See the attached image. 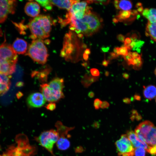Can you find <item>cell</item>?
<instances>
[{"label":"cell","instance_id":"37","mask_svg":"<svg viewBox=\"0 0 156 156\" xmlns=\"http://www.w3.org/2000/svg\"><path fill=\"white\" fill-rule=\"evenodd\" d=\"M101 50L103 52H108L109 49V47H102L101 48Z\"/></svg>","mask_w":156,"mask_h":156},{"label":"cell","instance_id":"29","mask_svg":"<svg viewBox=\"0 0 156 156\" xmlns=\"http://www.w3.org/2000/svg\"><path fill=\"white\" fill-rule=\"evenodd\" d=\"M102 101L98 98L94 100V106L96 109H98L100 107Z\"/></svg>","mask_w":156,"mask_h":156},{"label":"cell","instance_id":"25","mask_svg":"<svg viewBox=\"0 0 156 156\" xmlns=\"http://www.w3.org/2000/svg\"><path fill=\"white\" fill-rule=\"evenodd\" d=\"M87 3L86 1L75 3L73 5L69 10L74 12L79 10H85Z\"/></svg>","mask_w":156,"mask_h":156},{"label":"cell","instance_id":"34","mask_svg":"<svg viewBox=\"0 0 156 156\" xmlns=\"http://www.w3.org/2000/svg\"><path fill=\"white\" fill-rule=\"evenodd\" d=\"M110 57L109 59H112L116 58L118 56V55L115 53L114 52H111L109 53Z\"/></svg>","mask_w":156,"mask_h":156},{"label":"cell","instance_id":"31","mask_svg":"<svg viewBox=\"0 0 156 156\" xmlns=\"http://www.w3.org/2000/svg\"><path fill=\"white\" fill-rule=\"evenodd\" d=\"M56 107V105L54 103L51 102L45 106V107L47 109L50 111H53L54 110Z\"/></svg>","mask_w":156,"mask_h":156},{"label":"cell","instance_id":"10","mask_svg":"<svg viewBox=\"0 0 156 156\" xmlns=\"http://www.w3.org/2000/svg\"><path fill=\"white\" fill-rule=\"evenodd\" d=\"M48 84L52 91L54 102L63 98L64 96L62 90L64 87V80L63 78H55Z\"/></svg>","mask_w":156,"mask_h":156},{"label":"cell","instance_id":"21","mask_svg":"<svg viewBox=\"0 0 156 156\" xmlns=\"http://www.w3.org/2000/svg\"><path fill=\"white\" fill-rule=\"evenodd\" d=\"M146 34L154 41H156V23L152 24L148 22L146 30Z\"/></svg>","mask_w":156,"mask_h":156},{"label":"cell","instance_id":"49","mask_svg":"<svg viewBox=\"0 0 156 156\" xmlns=\"http://www.w3.org/2000/svg\"><path fill=\"white\" fill-rule=\"evenodd\" d=\"M86 1L88 4L92 3H93V0H87Z\"/></svg>","mask_w":156,"mask_h":156},{"label":"cell","instance_id":"17","mask_svg":"<svg viewBox=\"0 0 156 156\" xmlns=\"http://www.w3.org/2000/svg\"><path fill=\"white\" fill-rule=\"evenodd\" d=\"M50 70V68L47 67L43 70L32 72L31 76L32 77L37 78L41 82H46L47 80L48 76Z\"/></svg>","mask_w":156,"mask_h":156},{"label":"cell","instance_id":"48","mask_svg":"<svg viewBox=\"0 0 156 156\" xmlns=\"http://www.w3.org/2000/svg\"><path fill=\"white\" fill-rule=\"evenodd\" d=\"M81 47L83 49H85L87 48V46L86 44H83L82 45Z\"/></svg>","mask_w":156,"mask_h":156},{"label":"cell","instance_id":"50","mask_svg":"<svg viewBox=\"0 0 156 156\" xmlns=\"http://www.w3.org/2000/svg\"><path fill=\"white\" fill-rule=\"evenodd\" d=\"M75 31L78 34H80L81 32L80 30H76Z\"/></svg>","mask_w":156,"mask_h":156},{"label":"cell","instance_id":"54","mask_svg":"<svg viewBox=\"0 0 156 156\" xmlns=\"http://www.w3.org/2000/svg\"><path fill=\"white\" fill-rule=\"evenodd\" d=\"M155 101H156V98H155Z\"/></svg>","mask_w":156,"mask_h":156},{"label":"cell","instance_id":"44","mask_svg":"<svg viewBox=\"0 0 156 156\" xmlns=\"http://www.w3.org/2000/svg\"><path fill=\"white\" fill-rule=\"evenodd\" d=\"M119 47H115L113 51H114V52L115 53L117 54V53L118 51H119Z\"/></svg>","mask_w":156,"mask_h":156},{"label":"cell","instance_id":"52","mask_svg":"<svg viewBox=\"0 0 156 156\" xmlns=\"http://www.w3.org/2000/svg\"><path fill=\"white\" fill-rule=\"evenodd\" d=\"M2 156H10L8 155H6L5 154H4Z\"/></svg>","mask_w":156,"mask_h":156},{"label":"cell","instance_id":"16","mask_svg":"<svg viewBox=\"0 0 156 156\" xmlns=\"http://www.w3.org/2000/svg\"><path fill=\"white\" fill-rule=\"evenodd\" d=\"M52 4L60 8L66 9L68 11L70 10L73 5L79 2L80 0H50Z\"/></svg>","mask_w":156,"mask_h":156},{"label":"cell","instance_id":"18","mask_svg":"<svg viewBox=\"0 0 156 156\" xmlns=\"http://www.w3.org/2000/svg\"><path fill=\"white\" fill-rule=\"evenodd\" d=\"M40 90L46 101L51 102H54L53 95L48 84L43 83L41 84Z\"/></svg>","mask_w":156,"mask_h":156},{"label":"cell","instance_id":"32","mask_svg":"<svg viewBox=\"0 0 156 156\" xmlns=\"http://www.w3.org/2000/svg\"><path fill=\"white\" fill-rule=\"evenodd\" d=\"M109 106V104L108 102L106 101H102L100 107L102 109H105L108 108Z\"/></svg>","mask_w":156,"mask_h":156},{"label":"cell","instance_id":"51","mask_svg":"<svg viewBox=\"0 0 156 156\" xmlns=\"http://www.w3.org/2000/svg\"><path fill=\"white\" fill-rule=\"evenodd\" d=\"M2 35H3L2 31L1 28L0 27V37L2 36Z\"/></svg>","mask_w":156,"mask_h":156},{"label":"cell","instance_id":"4","mask_svg":"<svg viewBox=\"0 0 156 156\" xmlns=\"http://www.w3.org/2000/svg\"><path fill=\"white\" fill-rule=\"evenodd\" d=\"M34 62L42 65L47 62L49 55L47 48L41 39L33 40L26 54Z\"/></svg>","mask_w":156,"mask_h":156},{"label":"cell","instance_id":"55","mask_svg":"<svg viewBox=\"0 0 156 156\" xmlns=\"http://www.w3.org/2000/svg\"><path fill=\"white\" fill-rule=\"evenodd\" d=\"M53 156H55V155H53Z\"/></svg>","mask_w":156,"mask_h":156},{"label":"cell","instance_id":"20","mask_svg":"<svg viewBox=\"0 0 156 156\" xmlns=\"http://www.w3.org/2000/svg\"><path fill=\"white\" fill-rule=\"evenodd\" d=\"M143 15L148 20V22L152 24L156 23V9L154 8L144 9L142 12Z\"/></svg>","mask_w":156,"mask_h":156},{"label":"cell","instance_id":"3","mask_svg":"<svg viewBox=\"0 0 156 156\" xmlns=\"http://www.w3.org/2000/svg\"><path fill=\"white\" fill-rule=\"evenodd\" d=\"M135 131L140 138L156 151V126L151 122L146 120L141 122Z\"/></svg>","mask_w":156,"mask_h":156},{"label":"cell","instance_id":"43","mask_svg":"<svg viewBox=\"0 0 156 156\" xmlns=\"http://www.w3.org/2000/svg\"><path fill=\"white\" fill-rule=\"evenodd\" d=\"M90 51L89 49H86L84 51V53L88 55L90 54Z\"/></svg>","mask_w":156,"mask_h":156},{"label":"cell","instance_id":"40","mask_svg":"<svg viewBox=\"0 0 156 156\" xmlns=\"http://www.w3.org/2000/svg\"><path fill=\"white\" fill-rule=\"evenodd\" d=\"M83 57L84 60L86 61L88 59L89 56L88 55L84 53L83 54Z\"/></svg>","mask_w":156,"mask_h":156},{"label":"cell","instance_id":"28","mask_svg":"<svg viewBox=\"0 0 156 156\" xmlns=\"http://www.w3.org/2000/svg\"><path fill=\"white\" fill-rule=\"evenodd\" d=\"M128 50L127 48L125 47L124 45L120 47H119V51L120 55L124 56L128 55Z\"/></svg>","mask_w":156,"mask_h":156},{"label":"cell","instance_id":"12","mask_svg":"<svg viewBox=\"0 0 156 156\" xmlns=\"http://www.w3.org/2000/svg\"><path fill=\"white\" fill-rule=\"evenodd\" d=\"M46 100L42 94L40 92L33 93L29 95L27 99L28 105L31 107L38 108L43 106Z\"/></svg>","mask_w":156,"mask_h":156},{"label":"cell","instance_id":"23","mask_svg":"<svg viewBox=\"0 0 156 156\" xmlns=\"http://www.w3.org/2000/svg\"><path fill=\"white\" fill-rule=\"evenodd\" d=\"M118 6L119 9L122 10L129 11L132 8V4L130 1L122 0L119 1Z\"/></svg>","mask_w":156,"mask_h":156},{"label":"cell","instance_id":"36","mask_svg":"<svg viewBox=\"0 0 156 156\" xmlns=\"http://www.w3.org/2000/svg\"><path fill=\"white\" fill-rule=\"evenodd\" d=\"M131 42V39L129 38H126L124 42V44L125 45L126 44H129Z\"/></svg>","mask_w":156,"mask_h":156},{"label":"cell","instance_id":"45","mask_svg":"<svg viewBox=\"0 0 156 156\" xmlns=\"http://www.w3.org/2000/svg\"><path fill=\"white\" fill-rule=\"evenodd\" d=\"M112 21L114 23H117L118 21L116 18H113Z\"/></svg>","mask_w":156,"mask_h":156},{"label":"cell","instance_id":"14","mask_svg":"<svg viewBox=\"0 0 156 156\" xmlns=\"http://www.w3.org/2000/svg\"><path fill=\"white\" fill-rule=\"evenodd\" d=\"M11 75L0 73V96L6 93L11 85Z\"/></svg>","mask_w":156,"mask_h":156},{"label":"cell","instance_id":"27","mask_svg":"<svg viewBox=\"0 0 156 156\" xmlns=\"http://www.w3.org/2000/svg\"><path fill=\"white\" fill-rule=\"evenodd\" d=\"M146 150L142 147L135 148V156H145Z\"/></svg>","mask_w":156,"mask_h":156},{"label":"cell","instance_id":"24","mask_svg":"<svg viewBox=\"0 0 156 156\" xmlns=\"http://www.w3.org/2000/svg\"><path fill=\"white\" fill-rule=\"evenodd\" d=\"M131 14V11L121 10L120 11L118 15L116 16L118 21L122 22L129 18Z\"/></svg>","mask_w":156,"mask_h":156},{"label":"cell","instance_id":"2","mask_svg":"<svg viewBox=\"0 0 156 156\" xmlns=\"http://www.w3.org/2000/svg\"><path fill=\"white\" fill-rule=\"evenodd\" d=\"M17 53L5 41L0 45V73L11 75L15 71Z\"/></svg>","mask_w":156,"mask_h":156},{"label":"cell","instance_id":"38","mask_svg":"<svg viewBox=\"0 0 156 156\" xmlns=\"http://www.w3.org/2000/svg\"><path fill=\"white\" fill-rule=\"evenodd\" d=\"M95 95L94 93V92L90 91L89 92L88 94V97L90 98H93Z\"/></svg>","mask_w":156,"mask_h":156},{"label":"cell","instance_id":"39","mask_svg":"<svg viewBox=\"0 0 156 156\" xmlns=\"http://www.w3.org/2000/svg\"><path fill=\"white\" fill-rule=\"evenodd\" d=\"M123 101L125 103L129 104L130 103V101L129 99L125 98L123 99Z\"/></svg>","mask_w":156,"mask_h":156},{"label":"cell","instance_id":"30","mask_svg":"<svg viewBox=\"0 0 156 156\" xmlns=\"http://www.w3.org/2000/svg\"><path fill=\"white\" fill-rule=\"evenodd\" d=\"M90 73L92 76L95 77H98L100 76V73L99 70L96 68H92L90 70Z\"/></svg>","mask_w":156,"mask_h":156},{"label":"cell","instance_id":"53","mask_svg":"<svg viewBox=\"0 0 156 156\" xmlns=\"http://www.w3.org/2000/svg\"><path fill=\"white\" fill-rule=\"evenodd\" d=\"M154 73H155V74L156 76V68H155V72H154Z\"/></svg>","mask_w":156,"mask_h":156},{"label":"cell","instance_id":"15","mask_svg":"<svg viewBox=\"0 0 156 156\" xmlns=\"http://www.w3.org/2000/svg\"><path fill=\"white\" fill-rule=\"evenodd\" d=\"M12 46L17 54H23L26 52L27 44L24 40L17 38L14 41Z\"/></svg>","mask_w":156,"mask_h":156},{"label":"cell","instance_id":"13","mask_svg":"<svg viewBox=\"0 0 156 156\" xmlns=\"http://www.w3.org/2000/svg\"><path fill=\"white\" fill-rule=\"evenodd\" d=\"M24 10L28 16L35 17L38 16L40 12V7L37 2L30 1L25 4Z\"/></svg>","mask_w":156,"mask_h":156},{"label":"cell","instance_id":"5","mask_svg":"<svg viewBox=\"0 0 156 156\" xmlns=\"http://www.w3.org/2000/svg\"><path fill=\"white\" fill-rule=\"evenodd\" d=\"M59 138L57 131L51 129L42 132L38 136L34 137V140L53 155L54 145Z\"/></svg>","mask_w":156,"mask_h":156},{"label":"cell","instance_id":"6","mask_svg":"<svg viewBox=\"0 0 156 156\" xmlns=\"http://www.w3.org/2000/svg\"><path fill=\"white\" fill-rule=\"evenodd\" d=\"M55 126L59 136V139L56 143L57 148L60 150H67L70 146V142L68 139L70 136L68 133L74 127L66 126L60 121H57L55 123Z\"/></svg>","mask_w":156,"mask_h":156},{"label":"cell","instance_id":"33","mask_svg":"<svg viewBox=\"0 0 156 156\" xmlns=\"http://www.w3.org/2000/svg\"><path fill=\"white\" fill-rule=\"evenodd\" d=\"M117 39L120 42H124L125 41V37L124 36L121 34L118 35L117 36Z\"/></svg>","mask_w":156,"mask_h":156},{"label":"cell","instance_id":"47","mask_svg":"<svg viewBox=\"0 0 156 156\" xmlns=\"http://www.w3.org/2000/svg\"><path fill=\"white\" fill-rule=\"evenodd\" d=\"M77 36L80 38H82L83 37V35L82 34H77Z\"/></svg>","mask_w":156,"mask_h":156},{"label":"cell","instance_id":"46","mask_svg":"<svg viewBox=\"0 0 156 156\" xmlns=\"http://www.w3.org/2000/svg\"><path fill=\"white\" fill-rule=\"evenodd\" d=\"M109 72L107 71H105V76L108 77L109 75Z\"/></svg>","mask_w":156,"mask_h":156},{"label":"cell","instance_id":"9","mask_svg":"<svg viewBox=\"0 0 156 156\" xmlns=\"http://www.w3.org/2000/svg\"><path fill=\"white\" fill-rule=\"evenodd\" d=\"M79 20L86 25L91 35L101 27V19L94 13L91 12L89 14L85 15L82 19Z\"/></svg>","mask_w":156,"mask_h":156},{"label":"cell","instance_id":"41","mask_svg":"<svg viewBox=\"0 0 156 156\" xmlns=\"http://www.w3.org/2000/svg\"><path fill=\"white\" fill-rule=\"evenodd\" d=\"M81 64L82 66L84 67L86 69L87 68L88 66V63L86 62H83Z\"/></svg>","mask_w":156,"mask_h":156},{"label":"cell","instance_id":"8","mask_svg":"<svg viewBox=\"0 0 156 156\" xmlns=\"http://www.w3.org/2000/svg\"><path fill=\"white\" fill-rule=\"evenodd\" d=\"M17 3L16 0H0V23H3L9 14L15 13Z\"/></svg>","mask_w":156,"mask_h":156},{"label":"cell","instance_id":"11","mask_svg":"<svg viewBox=\"0 0 156 156\" xmlns=\"http://www.w3.org/2000/svg\"><path fill=\"white\" fill-rule=\"evenodd\" d=\"M126 135L133 147L135 148L142 147L144 148L146 151L151 154H156V151L140 138L132 130L128 131Z\"/></svg>","mask_w":156,"mask_h":156},{"label":"cell","instance_id":"1","mask_svg":"<svg viewBox=\"0 0 156 156\" xmlns=\"http://www.w3.org/2000/svg\"><path fill=\"white\" fill-rule=\"evenodd\" d=\"M54 23L49 16L40 15L34 17L29 21L28 25L31 33L30 37L33 40L47 38Z\"/></svg>","mask_w":156,"mask_h":156},{"label":"cell","instance_id":"35","mask_svg":"<svg viewBox=\"0 0 156 156\" xmlns=\"http://www.w3.org/2000/svg\"><path fill=\"white\" fill-rule=\"evenodd\" d=\"M109 62V60H107L104 59L102 62V65L105 67H107Z\"/></svg>","mask_w":156,"mask_h":156},{"label":"cell","instance_id":"22","mask_svg":"<svg viewBox=\"0 0 156 156\" xmlns=\"http://www.w3.org/2000/svg\"><path fill=\"white\" fill-rule=\"evenodd\" d=\"M98 77H95L86 74L83 77L81 83L84 87L88 88L93 83L98 80Z\"/></svg>","mask_w":156,"mask_h":156},{"label":"cell","instance_id":"42","mask_svg":"<svg viewBox=\"0 0 156 156\" xmlns=\"http://www.w3.org/2000/svg\"><path fill=\"white\" fill-rule=\"evenodd\" d=\"M122 76L124 78L126 79H128L129 77V75L126 73H122Z\"/></svg>","mask_w":156,"mask_h":156},{"label":"cell","instance_id":"7","mask_svg":"<svg viewBox=\"0 0 156 156\" xmlns=\"http://www.w3.org/2000/svg\"><path fill=\"white\" fill-rule=\"evenodd\" d=\"M115 145L119 156L134 155L135 148L126 134L122 135Z\"/></svg>","mask_w":156,"mask_h":156},{"label":"cell","instance_id":"26","mask_svg":"<svg viewBox=\"0 0 156 156\" xmlns=\"http://www.w3.org/2000/svg\"><path fill=\"white\" fill-rule=\"evenodd\" d=\"M35 1L47 10H50L52 9L53 4L50 0H36Z\"/></svg>","mask_w":156,"mask_h":156},{"label":"cell","instance_id":"19","mask_svg":"<svg viewBox=\"0 0 156 156\" xmlns=\"http://www.w3.org/2000/svg\"><path fill=\"white\" fill-rule=\"evenodd\" d=\"M143 94L144 97L149 100H151L156 97V86L149 85L144 86Z\"/></svg>","mask_w":156,"mask_h":156}]
</instances>
